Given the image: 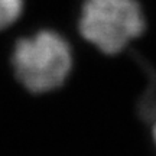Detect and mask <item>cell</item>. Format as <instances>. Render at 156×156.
I'll use <instances>...</instances> for the list:
<instances>
[{"label":"cell","instance_id":"cell-1","mask_svg":"<svg viewBox=\"0 0 156 156\" xmlns=\"http://www.w3.org/2000/svg\"><path fill=\"white\" fill-rule=\"evenodd\" d=\"M77 62L75 42L52 26L20 35L6 49L12 81L30 97H44L62 90Z\"/></svg>","mask_w":156,"mask_h":156},{"label":"cell","instance_id":"cell-2","mask_svg":"<svg viewBox=\"0 0 156 156\" xmlns=\"http://www.w3.org/2000/svg\"><path fill=\"white\" fill-rule=\"evenodd\" d=\"M147 29L139 0H84L75 20L78 44L101 55H119L134 45Z\"/></svg>","mask_w":156,"mask_h":156},{"label":"cell","instance_id":"cell-3","mask_svg":"<svg viewBox=\"0 0 156 156\" xmlns=\"http://www.w3.org/2000/svg\"><path fill=\"white\" fill-rule=\"evenodd\" d=\"M25 13V0H0V34L12 29Z\"/></svg>","mask_w":156,"mask_h":156},{"label":"cell","instance_id":"cell-4","mask_svg":"<svg viewBox=\"0 0 156 156\" xmlns=\"http://www.w3.org/2000/svg\"><path fill=\"white\" fill-rule=\"evenodd\" d=\"M151 133H152V140H153V145H155V149H156V117L153 119V122H152Z\"/></svg>","mask_w":156,"mask_h":156}]
</instances>
